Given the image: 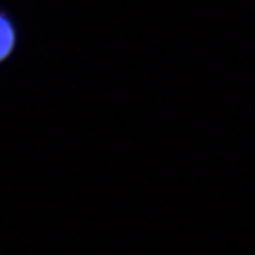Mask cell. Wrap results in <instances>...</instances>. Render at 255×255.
I'll return each mask as SVG.
<instances>
[{"label":"cell","mask_w":255,"mask_h":255,"mask_svg":"<svg viewBox=\"0 0 255 255\" xmlns=\"http://www.w3.org/2000/svg\"><path fill=\"white\" fill-rule=\"evenodd\" d=\"M18 45V27L13 15L0 7V65L15 53Z\"/></svg>","instance_id":"obj_1"}]
</instances>
